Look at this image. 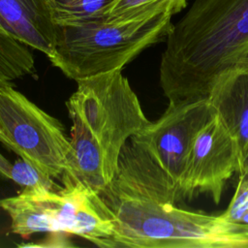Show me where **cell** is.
<instances>
[{"label":"cell","mask_w":248,"mask_h":248,"mask_svg":"<svg viewBox=\"0 0 248 248\" xmlns=\"http://www.w3.org/2000/svg\"><path fill=\"white\" fill-rule=\"evenodd\" d=\"M0 142L53 179L61 178L71 151L61 121L12 82L0 83Z\"/></svg>","instance_id":"obj_6"},{"label":"cell","mask_w":248,"mask_h":248,"mask_svg":"<svg viewBox=\"0 0 248 248\" xmlns=\"http://www.w3.org/2000/svg\"><path fill=\"white\" fill-rule=\"evenodd\" d=\"M58 190L28 188L0 200L13 233L26 239L34 233L63 232L108 248L115 218L101 195L78 182Z\"/></svg>","instance_id":"obj_5"},{"label":"cell","mask_w":248,"mask_h":248,"mask_svg":"<svg viewBox=\"0 0 248 248\" xmlns=\"http://www.w3.org/2000/svg\"><path fill=\"white\" fill-rule=\"evenodd\" d=\"M174 16L166 12L127 21L102 17L58 26L55 50L48 59L68 78L76 81L122 70L143 50L166 41Z\"/></svg>","instance_id":"obj_4"},{"label":"cell","mask_w":248,"mask_h":248,"mask_svg":"<svg viewBox=\"0 0 248 248\" xmlns=\"http://www.w3.org/2000/svg\"><path fill=\"white\" fill-rule=\"evenodd\" d=\"M238 223L241 224V225H243L244 227L248 228V212L245 213V214L242 216V218L239 220Z\"/></svg>","instance_id":"obj_18"},{"label":"cell","mask_w":248,"mask_h":248,"mask_svg":"<svg viewBox=\"0 0 248 248\" xmlns=\"http://www.w3.org/2000/svg\"><path fill=\"white\" fill-rule=\"evenodd\" d=\"M12 163L9 162L1 153H0V176L5 179H10L11 177Z\"/></svg>","instance_id":"obj_16"},{"label":"cell","mask_w":248,"mask_h":248,"mask_svg":"<svg viewBox=\"0 0 248 248\" xmlns=\"http://www.w3.org/2000/svg\"><path fill=\"white\" fill-rule=\"evenodd\" d=\"M58 26L75 25L105 17L115 0H46Z\"/></svg>","instance_id":"obj_11"},{"label":"cell","mask_w":248,"mask_h":248,"mask_svg":"<svg viewBox=\"0 0 248 248\" xmlns=\"http://www.w3.org/2000/svg\"><path fill=\"white\" fill-rule=\"evenodd\" d=\"M115 218L108 248H248V228L175 203L99 193Z\"/></svg>","instance_id":"obj_3"},{"label":"cell","mask_w":248,"mask_h":248,"mask_svg":"<svg viewBox=\"0 0 248 248\" xmlns=\"http://www.w3.org/2000/svg\"><path fill=\"white\" fill-rule=\"evenodd\" d=\"M238 67H245L248 68V51L246 52V54L242 57V59L239 61V63L237 64Z\"/></svg>","instance_id":"obj_17"},{"label":"cell","mask_w":248,"mask_h":248,"mask_svg":"<svg viewBox=\"0 0 248 248\" xmlns=\"http://www.w3.org/2000/svg\"><path fill=\"white\" fill-rule=\"evenodd\" d=\"M10 180L23 188H46L49 190L57 188L52 177L21 158H18L12 164Z\"/></svg>","instance_id":"obj_13"},{"label":"cell","mask_w":248,"mask_h":248,"mask_svg":"<svg viewBox=\"0 0 248 248\" xmlns=\"http://www.w3.org/2000/svg\"><path fill=\"white\" fill-rule=\"evenodd\" d=\"M207 100L238 144V174L248 171V68L236 66L220 75Z\"/></svg>","instance_id":"obj_9"},{"label":"cell","mask_w":248,"mask_h":248,"mask_svg":"<svg viewBox=\"0 0 248 248\" xmlns=\"http://www.w3.org/2000/svg\"><path fill=\"white\" fill-rule=\"evenodd\" d=\"M187 4L188 0H115L105 17L127 21L142 19L166 12L176 15L183 11Z\"/></svg>","instance_id":"obj_12"},{"label":"cell","mask_w":248,"mask_h":248,"mask_svg":"<svg viewBox=\"0 0 248 248\" xmlns=\"http://www.w3.org/2000/svg\"><path fill=\"white\" fill-rule=\"evenodd\" d=\"M248 51V0H194L166 39L159 82L169 104L207 99Z\"/></svg>","instance_id":"obj_1"},{"label":"cell","mask_w":248,"mask_h":248,"mask_svg":"<svg viewBox=\"0 0 248 248\" xmlns=\"http://www.w3.org/2000/svg\"><path fill=\"white\" fill-rule=\"evenodd\" d=\"M35 58L30 47L0 32V83L36 76Z\"/></svg>","instance_id":"obj_10"},{"label":"cell","mask_w":248,"mask_h":248,"mask_svg":"<svg viewBox=\"0 0 248 248\" xmlns=\"http://www.w3.org/2000/svg\"><path fill=\"white\" fill-rule=\"evenodd\" d=\"M235 192L223 215L232 222L238 223L248 212V171L238 174Z\"/></svg>","instance_id":"obj_14"},{"label":"cell","mask_w":248,"mask_h":248,"mask_svg":"<svg viewBox=\"0 0 248 248\" xmlns=\"http://www.w3.org/2000/svg\"><path fill=\"white\" fill-rule=\"evenodd\" d=\"M240 168L238 144L213 111L196 135L179 182L181 199L206 194L215 204L222 199L228 180Z\"/></svg>","instance_id":"obj_7"},{"label":"cell","mask_w":248,"mask_h":248,"mask_svg":"<svg viewBox=\"0 0 248 248\" xmlns=\"http://www.w3.org/2000/svg\"><path fill=\"white\" fill-rule=\"evenodd\" d=\"M18 247H68L73 246V243L69 242L67 233L63 232H49L48 235L42 239L39 243H25L19 244Z\"/></svg>","instance_id":"obj_15"},{"label":"cell","mask_w":248,"mask_h":248,"mask_svg":"<svg viewBox=\"0 0 248 248\" xmlns=\"http://www.w3.org/2000/svg\"><path fill=\"white\" fill-rule=\"evenodd\" d=\"M0 32L49 58L55 50L58 25L46 0H0Z\"/></svg>","instance_id":"obj_8"},{"label":"cell","mask_w":248,"mask_h":248,"mask_svg":"<svg viewBox=\"0 0 248 248\" xmlns=\"http://www.w3.org/2000/svg\"><path fill=\"white\" fill-rule=\"evenodd\" d=\"M66 102L71 151L61 181L100 193L112 181L125 143L151 121L122 70L77 80Z\"/></svg>","instance_id":"obj_2"}]
</instances>
